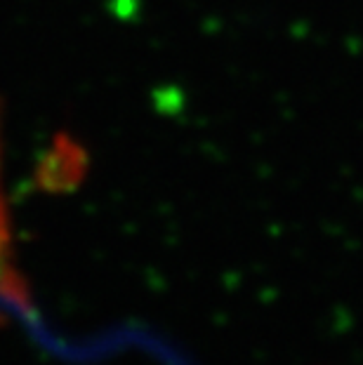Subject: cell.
<instances>
[{
  "mask_svg": "<svg viewBox=\"0 0 363 365\" xmlns=\"http://www.w3.org/2000/svg\"><path fill=\"white\" fill-rule=\"evenodd\" d=\"M85 163H88V156L83 146L64 132H59L38 163V182L50 184L55 189H59L61 184H73L83 175Z\"/></svg>",
  "mask_w": 363,
  "mask_h": 365,
  "instance_id": "obj_1",
  "label": "cell"
}]
</instances>
